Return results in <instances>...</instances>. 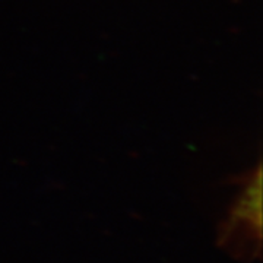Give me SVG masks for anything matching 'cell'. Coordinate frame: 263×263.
<instances>
[{"label": "cell", "instance_id": "cell-1", "mask_svg": "<svg viewBox=\"0 0 263 263\" xmlns=\"http://www.w3.org/2000/svg\"><path fill=\"white\" fill-rule=\"evenodd\" d=\"M260 215H262L260 212V176L257 174L256 181L252 183V186L246 190L238 205L235 206L231 219L224 230L222 238L241 224V226H247V231L250 237L253 238L256 245L260 246V238H262V216Z\"/></svg>", "mask_w": 263, "mask_h": 263}]
</instances>
